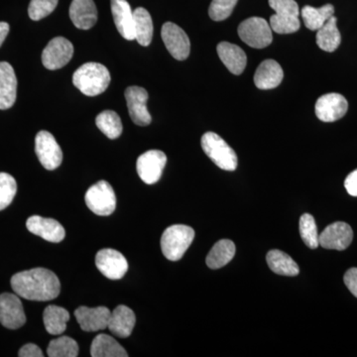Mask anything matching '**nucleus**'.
<instances>
[{
	"instance_id": "32",
	"label": "nucleus",
	"mask_w": 357,
	"mask_h": 357,
	"mask_svg": "<svg viewBox=\"0 0 357 357\" xmlns=\"http://www.w3.org/2000/svg\"><path fill=\"white\" fill-rule=\"evenodd\" d=\"M96 124L109 139H116L123 130L121 117L114 110H105L100 112L96 116Z\"/></svg>"
},
{
	"instance_id": "37",
	"label": "nucleus",
	"mask_w": 357,
	"mask_h": 357,
	"mask_svg": "<svg viewBox=\"0 0 357 357\" xmlns=\"http://www.w3.org/2000/svg\"><path fill=\"white\" fill-rule=\"evenodd\" d=\"M238 0H213L208 15L213 21H223L231 15Z\"/></svg>"
},
{
	"instance_id": "15",
	"label": "nucleus",
	"mask_w": 357,
	"mask_h": 357,
	"mask_svg": "<svg viewBox=\"0 0 357 357\" xmlns=\"http://www.w3.org/2000/svg\"><path fill=\"white\" fill-rule=\"evenodd\" d=\"M349 109V102L344 96L340 93H326L321 96L317 100L316 112L317 117L321 121L333 122L342 119Z\"/></svg>"
},
{
	"instance_id": "7",
	"label": "nucleus",
	"mask_w": 357,
	"mask_h": 357,
	"mask_svg": "<svg viewBox=\"0 0 357 357\" xmlns=\"http://www.w3.org/2000/svg\"><path fill=\"white\" fill-rule=\"evenodd\" d=\"M239 37L244 43L255 49L266 48L272 43V29L264 18L250 17L238 26Z\"/></svg>"
},
{
	"instance_id": "20",
	"label": "nucleus",
	"mask_w": 357,
	"mask_h": 357,
	"mask_svg": "<svg viewBox=\"0 0 357 357\" xmlns=\"http://www.w3.org/2000/svg\"><path fill=\"white\" fill-rule=\"evenodd\" d=\"M17 96V79L13 66L0 62V109H10Z\"/></svg>"
},
{
	"instance_id": "9",
	"label": "nucleus",
	"mask_w": 357,
	"mask_h": 357,
	"mask_svg": "<svg viewBox=\"0 0 357 357\" xmlns=\"http://www.w3.org/2000/svg\"><path fill=\"white\" fill-rule=\"evenodd\" d=\"M96 265L100 273L110 280H121L128 270V262L119 251L105 248L96 255Z\"/></svg>"
},
{
	"instance_id": "17",
	"label": "nucleus",
	"mask_w": 357,
	"mask_h": 357,
	"mask_svg": "<svg viewBox=\"0 0 357 357\" xmlns=\"http://www.w3.org/2000/svg\"><path fill=\"white\" fill-rule=\"evenodd\" d=\"M109 307H79L75 311L77 321L84 332H98L105 330L109 326L110 318Z\"/></svg>"
},
{
	"instance_id": "26",
	"label": "nucleus",
	"mask_w": 357,
	"mask_h": 357,
	"mask_svg": "<svg viewBox=\"0 0 357 357\" xmlns=\"http://www.w3.org/2000/svg\"><path fill=\"white\" fill-rule=\"evenodd\" d=\"M93 357H128V354L114 337L100 333L93 338L91 347Z\"/></svg>"
},
{
	"instance_id": "24",
	"label": "nucleus",
	"mask_w": 357,
	"mask_h": 357,
	"mask_svg": "<svg viewBox=\"0 0 357 357\" xmlns=\"http://www.w3.org/2000/svg\"><path fill=\"white\" fill-rule=\"evenodd\" d=\"M283 77V70L276 61L265 60L256 70L255 84L259 89H272L282 83Z\"/></svg>"
},
{
	"instance_id": "31",
	"label": "nucleus",
	"mask_w": 357,
	"mask_h": 357,
	"mask_svg": "<svg viewBox=\"0 0 357 357\" xmlns=\"http://www.w3.org/2000/svg\"><path fill=\"white\" fill-rule=\"evenodd\" d=\"M302 18L304 20L305 26L307 29L312 31H318L319 28L326 24V21L333 17L335 13V7L333 4H326V6L316 8L310 6H306L302 8Z\"/></svg>"
},
{
	"instance_id": "14",
	"label": "nucleus",
	"mask_w": 357,
	"mask_h": 357,
	"mask_svg": "<svg viewBox=\"0 0 357 357\" xmlns=\"http://www.w3.org/2000/svg\"><path fill=\"white\" fill-rule=\"evenodd\" d=\"M319 245L326 249L345 250L352 243L354 231L347 222H337L328 225L319 234Z\"/></svg>"
},
{
	"instance_id": "5",
	"label": "nucleus",
	"mask_w": 357,
	"mask_h": 357,
	"mask_svg": "<svg viewBox=\"0 0 357 357\" xmlns=\"http://www.w3.org/2000/svg\"><path fill=\"white\" fill-rule=\"evenodd\" d=\"M204 153L218 167L225 171L237 168V156L234 150L215 132L204 133L201 140Z\"/></svg>"
},
{
	"instance_id": "4",
	"label": "nucleus",
	"mask_w": 357,
	"mask_h": 357,
	"mask_svg": "<svg viewBox=\"0 0 357 357\" xmlns=\"http://www.w3.org/2000/svg\"><path fill=\"white\" fill-rule=\"evenodd\" d=\"M275 11L270 17V27L278 34H291L300 29V9L295 0H269Z\"/></svg>"
},
{
	"instance_id": "6",
	"label": "nucleus",
	"mask_w": 357,
	"mask_h": 357,
	"mask_svg": "<svg viewBox=\"0 0 357 357\" xmlns=\"http://www.w3.org/2000/svg\"><path fill=\"white\" fill-rule=\"evenodd\" d=\"M86 206L89 210L100 217L112 215L116 208V197L112 185L107 181H100L86 191Z\"/></svg>"
},
{
	"instance_id": "39",
	"label": "nucleus",
	"mask_w": 357,
	"mask_h": 357,
	"mask_svg": "<svg viewBox=\"0 0 357 357\" xmlns=\"http://www.w3.org/2000/svg\"><path fill=\"white\" fill-rule=\"evenodd\" d=\"M18 356L20 357H43L44 354L41 349L34 344H27L21 347Z\"/></svg>"
},
{
	"instance_id": "36",
	"label": "nucleus",
	"mask_w": 357,
	"mask_h": 357,
	"mask_svg": "<svg viewBox=\"0 0 357 357\" xmlns=\"http://www.w3.org/2000/svg\"><path fill=\"white\" fill-rule=\"evenodd\" d=\"M59 0H31L28 14L32 20L39 21L50 15L58 6Z\"/></svg>"
},
{
	"instance_id": "30",
	"label": "nucleus",
	"mask_w": 357,
	"mask_h": 357,
	"mask_svg": "<svg viewBox=\"0 0 357 357\" xmlns=\"http://www.w3.org/2000/svg\"><path fill=\"white\" fill-rule=\"evenodd\" d=\"M337 20L333 16L317 33V44L323 51L335 52L342 42V35L337 26Z\"/></svg>"
},
{
	"instance_id": "1",
	"label": "nucleus",
	"mask_w": 357,
	"mask_h": 357,
	"mask_svg": "<svg viewBox=\"0 0 357 357\" xmlns=\"http://www.w3.org/2000/svg\"><path fill=\"white\" fill-rule=\"evenodd\" d=\"M11 287L20 297L40 302L56 299L61 292L57 275L46 268H34L13 275Z\"/></svg>"
},
{
	"instance_id": "10",
	"label": "nucleus",
	"mask_w": 357,
	"mask_h": 357,
	"mask_svg": "<svg viewBox=\"0 0 357 357\" xmlns=\"http://www.w3.org/2000/svg\"><path fill=\"white\" fill-rule=\"evenodd\" d=\"M74 46L64 37L52 39L42 53V63L46 69L55 70L65 67L72 60Z\"/></svg>"
},
{
	"instance_id": "13",
	"label": "nucleus",
	"mask_w": 357,
	"mask_h": 357,
	"mask_svg": "<svg viewBox=\"0 0 357 357\" xmlns=\"http://www.w3.org/2000/svg\"><path fill=\"white\" fill-rule=\"evenodd\" d=\"M26 316L17 294L0 295V324L9 330H17L25 325Z\"/></svg>"
},
{
	"instance_id": "34",
	"label": "nucleus",
	"mask_w": 357,
	"mask_h": 357,
	"mask_svg": "<svg viewBox=\"0 0 357 357\" xmlns=\"http://www.w3.org/2000/svg\"><path fill=\"white\" fill-rule=\"evenodd\" d=\"M300 236L303 241L311 249L318 248L319 234L316 220L310 213H304L300 218Z\"/></svg>"
},
{
	"instance_id": "19",
	"label": "nucleus",
	"mask_w": 357,
	"mask_h": 357,
	"mask_svg": "<svg viewBox=\"0 0 357 357\" xmlns=\"http://www.w3.org/2000/svg\"><path fill=\"white\" fill-rule=\"evenodd\" d=\"M110 4L117 31L128 41L135 40L134 16L130 4L126 0H110Z\"/></svg>"
},
{
	"instance_id": "25",
	"label": "nucleus",
	"mask_w": 357,
	"mask_h": 357,
	"mask_svg": "<svg viewBox=\"0 0 357 357\" xmlns=\"http://www.w3.org/2000/svg\"><path fill=\"white\" fill-rule=\"evenodd\" d=\"M135 40L143 47L149 46L153 38V21L146 9L138 7L133 11Z\"/></svg>"
},
{
	"instance_id": "16",
	"label": "nucleus",
	"mask_w": 357,
	"mask_h": 357,
	"mask_svg": "<svg viewBox=\"0 0 357 357\" xmlns=\"http://www.w3.org/2000/svg\"><path fill=\"white\" fill-rule=\"evenodd\" d=\"M129 115L134 123L139 126H147L151 123L152 117L147 109L148 93L140 86H129L126 89Z\"/></svg>"
},
{
	"instance_id": "2",
	"label": "nucleus",
	"mask_w": 357,
	"mask_h": 357,
	"mask_svg": "<svg viewBox=\"0 0 357 357\" xmlns=\"http://www.w3.org/2000/svg\"><path fill=\"white\" fill-rule=\"evenodd\" d=\"M112 77L105 66L98 63H86L74 73L73 84L84 96L102 95L109 88Z\"/></svg>"
},
{
	"instance_id": "23",
	"label": "nucleus",
	"mask_w": 357,
	"mask_h": 357,
	"mask_svg": "<svg viewBox=\"0 0 357 357\" xmlns=\"http://www.w3.org/2000/svg\"><path fill=\"white\" fill-rule=\"evenodd\" d=\"M135 314L130 307L119 305L110 314L107 328L116 337L126 338L130 337L135 326Z\"/></svg>"
},
{
	"instance_id": "12",
	"label": "nucleus",
	"mask_w": 357,
	"mask_h": 357,
	"mask_svg": "<svg viewBox=\"0 0 357 357\" xmlns=\"http://www.w3.org/2000/svg\"><path fill=\"white\" fill-rule=\"evenodd\" d=\"M161 36L167 50L176 60L184 61L189 57L191 42L182 28L172 22H167L161 30Z\"/></svg>"
},
{
	"instance_id": "29",
	"label": "nucleus",
	"mask_w": 357,
	"mask_h": 357,
	"mask_svg": "<svg viewBox=\"0 0 357 357\" xmlns=\"http://www.w3.org/2000/svg\"><path fill=\"white\" fill-rule=\"evenodd\" d=\"M43 319L47 332L52 335H60L67 328L70 314L64 307L51 305L45 309Z\"/></svg>"
},
{
	"instance_id": "8",
	"label": "nucleus",
	"mask_w": 357,
	"mask_h": 357,
	"mask_svg": "<svg viewBox=\"0 0 357 357\" xmlns=\"http://www.w3.org/2000/svg\"><path fill=\"white\" fill-rule=\"evenodd\" d=\"M35 151L40 163L47 170H55L62 164V149L55 137L48 131L42 130L37 134L35 138Z\"/></svg>"
},
{
	"instance_id": "27",
	"label": "nucleus",
	"mask_w": 357,
	"mask_h": 357,
	"mask_svg": "<svg viewBox=\"0 0 357 357\" xmlns=\"http://www.w3.org/2000/svg\"><path fill=\"white\" fill-rule=\"evenodd\" d=\"M266 260L268 266L274 273L289 277L297 276L300 273V268L293 258L278 249L270 250Z\"/></svg>"
},
{
	"instance_id": "40",
	"label": "nucleus",
	"mask_w": 357,
	"mask_h": 357,
	"mask_svg": "<svg viewBox=\"0 0 357 357\" xmlns=\"http://www.w3.org/2000/svg\"><path fill=\"white\" fill-rule=\"evenodd\" d=\"M344 187L351 196L357 197V169L345 178Z\"/></svg>"
},
{
	"instance_id": "38",
	"label": "nucleus",
	"mask_w": 357,
	"mask_h": 357,
	"mask_svg": "<svg viewBox=\"0 0 357 357\" xmlns=\"http://www.w3.org/2000/svg\"><path fill=\"white\" fill-rule=\"evenodd\" d=\"M344 281L352 295L357 298V268H351L345 272Z\"/></svg>"
},
{
	"instance_id": "3",
	"label": "nucleus",
	"mask_w": 357,
	"mask_h": 357,
	"mask_svg": "<svg viewBox=\"0 0 357 357\" xmlns=\"http://www.w3.org/2000/svg\"><path fill=\"white\" fill-rule=\"evenodd\" d=\"M195 238V230L184 225H174L163 232L161 249L164 256L171 261L183 258Z\"/></svg>"
},
{
	"instance_id": "18",
	"label": "nucleus",
	"mask_w": 357,
	"mask_h": 357,
	"mask_svg": "<svg viewBox=\"0 0 357 357\" xmlns=\"http://www.w3.org/2000/svg\"><path fill=\"white\" fill-rule=\"evenodd\" d=\"M26 227L31 234L42 237L49 243H59L64 241L66 231L63 225L53 218L32 215L26 222Z\"/></svg>"
},
{
	"instance_id": "21",
	"label": "nucleus",
	"mask_w": 357,
	"mask_h": 357,
	"mask_svg": "<svg viewBox=\"0 0 357 357\" xmlns=\"http://www.w3.org/2000/svg\"><path fill=\"white\" fill-rule=\"evenodd\" d=\"M69 13L70 20L79 29H91L98 21V10L93 0H73Z\"/></svg>"
},
{
	"instance_id": "35",
	"label": "nucleus",
	"mask_w": 357,
	"mask_h": 357,
	"mask_svg": "<svg viewBox=\"0 0 357 357\" xmlns=\"http://www.w3.org/2000/svg\"><path fill=\"white\" fill-rule=\"evenodd\" d=\"M17 192L15 178L7 173H0V211L13 203Z\"/></svg>"
},
{
	"instance_id": "28",
	"label": "nucleus",
	"mask_w": 357,
	"mask_h": 357,
	"mask_svg": "<svg viewBox=\"0 0 357 357\" xmlns=\"http://www.w3.org/2000/svg\"><path fill=\"white\" fill-rule=\"evenodd\" d=\"M236 255V245L229 239L218 241L206 256V265L211 269H220L229 264Z\"/></svg>"
},
{
	"instance_id": "22",
	"label": "nucleus",
	"mask_w": 357,
	"mask_h": 357,
	"mask_svg": "<svg viewBox=\"0 0 357 357\" xmlns=\"http://www.w3.org/2000/svg\"><path fill=\"white\" fill-rule=\"evenodd\" d=\"M218 57L231 74L239 76L243 74L248 64V57L243 49L229 42H220L218 45Z\"/></svg>"
},
{
	"instance_id": "41",
	"label": "nucleus",
	"mask_w": 357,
	"mask_h": 357,
	"mask_svg": "<svg viewBox=\"0 0 357 357\" xmlns=\"http://www.w3.org/2000/svg\"><path fill=\"white\" fill-rule=\"evenodd\" d=\"M9 33V24L6 22H0V47L3 44Z\"/></svg>"
},
{
	"instance_id": "11",
	"label": "nucleus",
	"mask_w": 357,
	"mask_h": 357,
	"mask_svg": "<svg viewBox=\"0 0 357 357\" xmlns=\"http://www.w3.org/2000/svg\"><path fill=\"white\" fill-rule=\"evenodd\" d=\"M167 163V156L160 150H150L140 155L136 170L141 180L147 185L156 184L161 178Z\"/></svg>"
},
{
	"instance_id": "33",
	"label": "nucleus",
	"mask_w": 357,
	"mask_h": 357,
	"mask_svg": "<svg viewBox=\"0 0 357 357\" xmlns=\"http://www.w3.org/2000/svg\"><path fill=\"white\" fill-rule=\"evenodd\" d=\"M47 354L50 357H77L79 356V344L72 337L63 335L51 340Z\"/></svg>"
}]
</instances>
